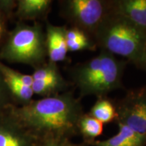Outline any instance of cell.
<instances>
[{
	"mask_svg": "<svg viewBox=\"0 0 146 146\" xmlns=\"http://www.w3.org/2000/svg\"><path fill=\"white\" fill-rule=\"evenodd\" d=\"M52 0H17L14 18L17 21L47 22L52 10Z\"/></svg>",
	"mask_w": 146,
	"mask_h": 146,
	"instance_id": "obj_9",
	"label": "cell"
},
{
	"mask_svg": "<svg viewBox=\"0 0 146 146\" xmlns=\"http://www.w3.org/2000/svg\"><path fill=\"white\" fill-rule=\"evenodd\" d=\"M112 9L146 31V0H112Z\"/></svg>",
	"mask_w": 146,
	"mask_h": 146,
	"instance_id": "obj_10",
	"label": "cell"
},
{
	"mask_svg": "<svg viewBox=\"0 0 146 146\" xmlns=\"http://www.w3.org/2000/svg\"><path fill=\"white\" fill-rule=\"evenodd\" d=\"M89 114L103 124L112 123L117 118L116 104L107 96L99 97Z\"/></svg>",
	"mask_w": 146,
	"mask_h": 146,
	"instance_id": "obj_14",
	"label": "cell"
},
{
	"mask_svg": "<svg viewBox=\"0 0 146 146\" xmlns=\"http://www.w3.org/2000/svg\"><path fill=\"white\" fill-rule=\"evenodd\" d=\"M13 105H16V104L0 70V114Z\"/></svg>",
	"mask_w": 146,
	"mask_h": 146,
	"instance_id": "obj_18",
	"label": "cell"
},
{
	"mask_svg": "<svg viewBox=\"0 0 146 146\" xmlns=\"http://www.w3.org/2000/svg\"><path fill=\"white\" fill-rule=\"evenodd\" d=\"M115 104L117 123L146 135V85L127 91L125 97Z\"/></svg>",
	"mask_w": 146,
	"mask_h": 146,
	"instance_id": "obj_6",
	"label": "cell"
},
{
	"mask_svg": "<svg viewBox=\"0 0 146 146\" xmlns=\"http://www.w3.org/2000/svg\"><path fill=\"white\" fill-rule=\"evenodd\" d=\"M127 62L110 53L102 51L69 71L72 83L79 90L80 97L107 96L109 93L123 88V77Z\"/></svg>",
	"mask_w": 146,
	"mask_h": 146,
	"instance_id": "obj_2",
	"label": "cell"
},
{
	"mask_svg": "<svg viewBox=\"0 0 146 146\" xmlns=\"http://www.w3.org/2000/svg\"><path fill=\"white\" fill-rule=\"evenodd\" d=\"M8 66L0 61V70L2 73L5 83L10 90L16 106L27 104L33 100L34 96L32 88L24 85L11 75Z\"/></svg>",
	"mask_w": 146,
	"mask_h": 146,
	"instance_id": "obj_12",
	"label": "cell"
},
{
	"mask_svg": "<svg viewBox=\"0 0 146 146\" xmlns=\"http://www.w3.org/2000/svg\"><path fill=\"white\" fill-rule=\"evenodd\" d=\"M47 58L45 32L41 23L30 25L16 21L0 47V61L23 64L35 69L46 62Z\"/></svg>",
	"mask_w": 146,
	"mask_h": 146,
	"instance_id": "obj_4",
	"label": "cell"
},
{
	"mask_svg": "<svg viewBox=\"0 0 146 146\" xmlns=\"http://www.w3.org/2000/svg\"><path fill=\"white\" fill-rule=\"evenodd\" d=\"M69 85L70 83L62 77L49 81H34L31 88L34 95L47 98L65 92Z\"/></svg>",
	"mask_w": 146,
	"mask_h": 146,
	"instance_id": "obj_15",
	"label": "cell"
},
{
	"mask_svg": "<svg viewBox=\"0 0 146 146\" xmlns=\"http://www.w3.org/2000/svg\"><path fill=\"white\" fill-rule=\"evenodd\" d=\"M78 133H81L86 143L89 145L102 134L104 124L89 113H84L78 122Z\"/></svg>",
	"mask_w": 146,
	"mask_h": 146,
	"instance_id": "obj_16",
	"label": "cell"
},
{
	"mask_svg": "<svg viewBox=\"0 0 146 146\" xmlns=\"http://www.w3.org/2000/svg\"><path fill=\"white\" fill-rule=\"evenodd\" d=\"M36 146H87L85 144L72 143L69 139H51L39 142Z\"/></svg>",
	"mask_w": 146,
	"mask_h": 146,
	"instance_id": "obj_20",
	"label": "cell"
},
{
	"mask_svg": "<svg viewBox=\"0 0 146 146\" xmlns=\"http://www.w3.org/2000/svg\"><path fill=\"white\" fill-rule=\"evenodd\" d=\"M93 39L100 50L122 56L137 66L146 45V31L112 9L97 29Z\"/></svg>",
	"mask_w": 146,
	"mask_h": 146,
	"instance_id": "obj_3",
	"label": "cell"
},
{
	"mask_svg": "<svg viewBox=\"0 0 146 146\" xmlns=\"http://www.w3.org/2000/svg\"><path fill=\"white\" fill-rule=\"evenodd\" d=\"M137 67L139 68H141V70H143L146 72V45L145 46V48H144L143 54H142V56L141 58H140L139 61L137 64V65L136 66Z\"/></svg>",
	"mask_w": 146,
	"mask_h": 146,
	"instance_id": "obj_21",
	"label": "cell"
},
{
	"mask_svg": "<svg viewBox=\"0 0 146 146\" xmlns=\"http://www.w3.org/2000/svg\"><path fill=\"white\" fill-rule=\"evenodd\" d=\"M118 132L106 140H95L89 144L94 146H145L146 135L139 134L129 127L117 123Z\"/></svg>",
	"mask_w": 146,
	"mask_h": 146,
	"instance_id": "obj_11",
	"label": "cell"
},
{
	"mask_svg": "<svg viewBox=\"0 0 146 146\" xmlns=\"http://www.w3.org/2000/svg\"><path fill=\"white\" fill-rule=\"evenodd\" d=\"M39 142L8 110L0 114V146H36Z\"/></svg>",
	"mask_w": 146,
	"mask_h": 146,
	"instance_id": "obj_7",
	"label": "cell"
},
{
	"mask_svg": "<svg viewBox=\"0 0 146 146\" xmlns=\"http://www.w3.org/2000/svg\"><path fill=\"white\" fill-rule=\"evenodd\" d=\"M31 76L33 81H49L63 77L57 64L49 61L35 68Z\"/></svg>",
	"mask_w": 146,
	"mask_h": 146,
	"instance_id": "obj_17",
	"label": "cell"
},
{
	"mask_svg": "<svg viewBox=\"0 0 146 146\" xmlns=\"http://www.w3.org/2000/svg\"><path fill=\"white\" fill-rule=\"evenodd\" d=\"M66 39L68 52L96 51L98 49L94 40L89 35L75 27L67 28Z\"/></svg>",
	"mask_w": 146,
	"mask_h": 146,
	"instance_id": "obj_13",
	"label": "cell"
},
{
	"mask_svg": "<svg viewBox=\"0 0 146 146\" xmlns=\"http://www.w3.org/2000/svg\"><path fill=\"white\" fill-rule=\"evenodd\" d=\"M59 5L60 15L71 27L85 32L92 39L102 22L112 11V0H62Z\"/></svg>",
	"mask_w": 146,
	"mask_h": 146,
	"instance_id": "obj_5",
	"label": "cell"
},
{
	"mask_svg": "<svg viewBox=\"0 0 146 146\" xmlns=\"http://www.w3.org/2000/svg\"><path fill=\"white\" fill-rule=\"evenodd\" d=\"M67 27L56 26L50 22H45V43L47 56L50 62L58 64L65 61L68 51L67 48L66 31Z\"/></svg>",
	"mask_w": 146,
	"mask_h": 146,
	"instance_id": "obj_8",
	"label": "cell"
},
{
	"mask_svg": "<svg viewBox=\"0 0 146 146\" xmlns=\"http://www.w3.org/2000/svg\"><path fill=\"white\" fill-rule=\"evenodd\" d=\"M14 19L12 16L0 10V47L2 46L9 33V22Z\"/></svg>",
	"mask_w": 146,
	"mask_h": 146,
	"instance_id": "obj_19",
	"label": "cell"
},
{
	"mask_svg": "<svg viewBox=\"0 0 146 146\" xmlns=\"http://www.w3.org/2000/svg\"><path fill=\"white\" fill-rule=\"evenodd\" d=\"M39 141L69 139L78 133V122L84 114L79 99L71 91L33 100L23 106L7 109Z\"/></svg>",
	"mask_w": 146,
	"mask_h": 146,
	"instance_id": "obj_1",
	"label": "cell"
}]
</instances>
